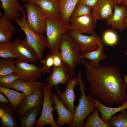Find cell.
I'll list each match as a JSON object with an SVG mask.
<instances>
[{
  "instance_id": "cell-1",
  "label": "cell",
  "mask_w": 127,
  "mask_h": 127,
  "mask_svg": "<svg viewBox=\"0 0 127 127\" xmlns=\"http://www.w3.org/2000/svg\"><path fill=\"white\" fill-rule=\"evenodd\" d=\"M82 63L89 94L111 105L122 104L127 100V83L117 67L105 66L95 68L84 58Z\"/></svg>"
},
{
  "instance_id": "cell-2",
  "label": "cell",
  "mask_w": 127,
  "mask_h": 127,
  "mask_svg": "<svg viewBox=\"0 0 127 127\" xmlns=\"http://www.w3.org/2000/svg\"><path fill=\"white\" fill-rule=\"evenodd\" d=\"M77 77V85L79 86V91L81 94V96L78 99V104L75 107L73 122L69 127H84L85 119L97 107L93 95L85 94V87L80 71L78 72Z\"/></svg>"
},
{
  "instance_id": "cell-3",
  "label": "cell",
  "mask_w": 127,
  "mask_h": 127,
  "mask_svg": "<svg viewBox=\"0 0 127 127\" xmlns=\"http://www.w3.org/2000/svg\"><path fill=\"white\" fill-rule=\"evenodd\" d=\"M22 14L20 19L19 18H16L14 20L25 33L26 37L24 40L35 51L39 60L42 65L43 52L47 47L46 38L42 34L36 33L31 28L27 23L25 11Z\"/></svg>"
},
{
  "instance_id": "cell-4",
  "label": "cell",
  "mask_w": 127,
  "mask_h": 127,
  "mask_svg": "<svg viewBox=\"0 0 127 127\" xmlns=\"http://www.w3.org/2000/svg\"><path fill=\"white\" fill-rule=\"evenodd\" d=\"M59 50L61 53L63 62L71 69L74 70L78 64L82 63L83 58L81 56V53L68 31L62 35Z\"/></svg>"
},
{
  "instance_id": "cell-5",
  "label": "cell",
  "mask_w": 127,
  "mask_h": 127,
  "mask_svg": "<svg viewBox=\"0 0 127 127\" xmlns=\"http://www.w3.org/2000/svg\"><path fill=\"white\" fill-rule=\"evenodd\" d=\"M46 21L47 47L52 54L59 51L61 36L64 33L68 31L70 25L61 19L46 18Z\"/></svg>"
},
{
  "instance_id": "cell-6",
  "label": "cell",
  "mask_w": 127,
  "mask_h": 127,
  "mask_svg": "<svg viewBox=\"0 0 127 127\" xmlns=\"http://www.w3.org/2000/svg\"><path fill=\"white\" fill-rule=\"evenodd\" d=\"M23 7L27 11V22L29 27L37 33L45 32L46 18L39 6L34 2H27Z\"/></svg>"
},
{
  "instance_id": "cell-7",
  "label": "cell",
  "mask_w": 127,
  "mask_h": 127,
  "mask_svg": "<svg viewBox=\"0 0 127 127\" xmlns=\"http://www.w3.org/2000/svg\"><path fill=\"white\" fill-rule=\"evenodd\" d=\"M52 69V74L47 77L43 83L48 90H52L54 86L55 87L59 84H67L74 77V70L64 62L60 66L54 67Z\"/></svg>"
},
{
  "instance_id": "cell-8",
  "label": "cell",
  "mask_w": 127,
  "mask_h": 127,
  "mask_svg": "<svg viewBox=\"0 0 127 127\" xmlns=\"http://www.w3.org/2000/svg\"><path fill=\"white\" fill-rule=\"evenodd\" d=\"M43 88L44 97L42 109L40 115L36 121L34 127H43L46 125H49L52 127H58L52 113V111L55 110L52 106L54 103L51 97L53 90H48L44 84Z\"/></svg>"
},
{
  "instance_id": "cell-9",
  "label": "cell",
  "mask_w": 127,
  "mask_h": 127,
  "mask_svg": "<svg viewBox=\"0 0 127 127\" xmlns=\"http://www.w3.org/2000/svg\"><path fill=\"white\" fill-rule=\"evenodd\" d=\"M9 45L16 59L28 63L36 62L39 60L35 51L25 40L17 39L9 43Z\"/></svg>"
},
{
  "instance_id": "cell-10",
  "label": "cell",
  "mask_w": 127,
  "mask_h": 127,
  "mask_svg": "<svg viewBox=\"0 0 127 127\" xmlns=\"http://www.w3.org/2000/svg\"><path fill=\"white\" fill-rule=\"evenodd\" d=\"M68 32L74 40L81 53L97 49L102 40L95 32L90 36L84 35L69 30Z\"/></svg>"
},
{
  "instance_id": "cell-11",
  "label": "cell",
  "mask_w": 127,
  "mask_h": 127,
  "mask_svg": "<svg viewBox=\"0 0 127 127\" xmlns=\"http://www.w3.org/2000/svg\"><path fill=\"white\" fill-rule=\"evenodd\" d=\"M16 69L14 73L25 82L36 81L43 73L42 67L16 59Z\"/></svg>"
},
{
  "instance_id": "cell-12",
  "label": "cell",
  "mask_w": 127,
  "mask_h": 127,
  "mask_svg": "<svg viewBox=\"0 0 127 127\" xmlns=\"http://www.w3.org/2000/svg\"><path fill=\"white\" fill-rule=\"evenodd\" d=\"M97 19L96 16L92 14L70 17L71 25L69 27V30L81 34H92L96 27Z\"/></svg>"
},
{
  "instance_id": "cell-13",
  "label": "cell",
  "mask_w": 127,
  "mask_h": 127,
  "mask_svg": "<svg viewBox=\"0 0 127 127\" xmlns=\"http://www.w3.org/2000/svg\"><path fill=\"white\" fill-rule=\"evenodd\" d=\"M51 97L55 104L54 107L56 110L58 115V118L56 122L58 127L66 124L67 125V127H69L73 122L74 113L62 103L56 93H52Z\"/></svg>"
},
{
  "instance_id": "cell-14",
  "label": "cell",
  "mask_w": 127,
  "mask_h": 127,
  "mask_svg": "<svg viewBox=\"0 0 127 127\" xmlns=\"http://www.w3.org/2000/svg\"><path fill=\"white\" fill-rule=\"evenodd\" d=\"M77 77H74L67 83L66 90L62 92L60 91L58 86L55 87V93L59 95L61 102L74 114L75 110L74 102L76 98L74 88L77 85Z\"/></svg>"
},
{
  "instance_id": "cell-15",
  "label": "cell",
  "mask_w": 127,
  "mask_h": 127,
  "mask_svg": "<svg viewBox=\"0 0 127 127\" xmlns=\"http://www.w3.org/2000/svg\"><path fill=\"white\" fill-rule=\"evenodd\" d=\"M44 97L43 87L34 93L23 98L18 104L16 112L18 115H24L28 110L43 104Z\"/></svg>"
},
{
  "instance_id": "cell-16",
  "label": "cell",
  "mask_w": 127,
  "mask_h": 127,
  "mask_svg": "<svg viewBox=\"0 0 127 127\" xmlns=\"http://www.w3.org/2000/svg\"><path fill=\"white\" fill-rule=\"evenodd\" d=\"M25 3L34 2L37 4L46 18L61 19L59 2L56 0H21Z\"/></svg>"
},
{
  "instance_id": "cell-17",
  "label": "cell",
  "mask_w": 127,
  "mask_h": 127,
  "mask_svg": "<svg viewBox=\"0 0 127 127\" xmlns=\"http://www.w3.org/2000/svg\"><path fill=\"white\" fill-rule=\"evenodd\" d=\"M113 14L105 19L107 25L111 26L112 28L118 29L122 32L127 28V25L124 23V19L127 17V11L126 7L121 5L119 6L115 4Z\"/></svg>"
},
{
  "instance_id": "cell-18",
  "label": "cell",
  "mask_w": 127,
  "mask_h": 127,
  "mask_svg": "<svg viewBox=\"0 0 127 127\" xmlns=\"http://www.w3.org/2000/svg\"><path fill=\"white\" fill-rule=\"evenodd\" d=\"M3 9L4 16L12 21L21 16L25 11L23 7L19 3V0H0Z\"/></svg>"
},
{
  "instance_id": "cell-19",
  "label": "cell",
  "mask_w": 127,
  "mask_h": 127,
  "mask_svg": "<svg viewBox=\"0 0 127 127\" xmlns=\"http://www.w3.org/2000/svg\"><path fill=\"white\" fill-rule=\"evenodd\" d=\"M115 4L113 0H98L92 9V14L97 19L104 20L113 14Z\"/></svg>"
},
{
  "instance_id": "cell-20",
  "label": "cell",
  "mask_w": 127,
  "mask_h": 127,
  "mask_svg": "<svg viewBox=\"0 0 127 127\" xmlns=\"http://www.w3.org/2000/svg\"><path fill=\"white\" fill-rule=\"evenodd\" d=\"M106 44L102 40L97 49L81 53L82 58L88 60L90 64L94 68L99 67L100 66L99 63L100 61L105 60L107 58V56L103 52Z\"/></svg>"
},
{
  "instance_id": "cell-21",
  "label": "cell",
  "mask_w": 127,
  "mask_h": 127,
  "mask_svg": "<svg viewBox=\"0 0 127 127\" xmlns=\"http://www.w3.org/2000/svg\"><path fill=\"white\" fill-rule=\"evenodd\" d=\"M9 103H0V124L1 127H19L13 117L14 111Z\"/></svg>"
},
{
  "instance_id": "cell-22",
  "label": "cell",
  "mask_w": 127,
  "mask_h": 127,
  "mask_svg": "<svg viewBox=\"0 0 127 127\" xmlns=\"http://www.w3.org/2000/svg\"><path fill=\"white\" fill-rule=\"evenodd\" d=\"M44 84L43 83L38 81L25 82L19 78L15 82L12 88L20 91L27 96L35 93L43 87Z\"/></svg>"
},
{
  "instance_id": "cell-23",
  "label": "cell",
  "mask_w": 127,
  "mask_h": 127,
  "mask_svg": "<svg viewBox=\"0 0 127 127\" xmlns=\"http://www.w3.org/2000/svg\"><path fill=\"white\" fill-rule=\"evenodd\" d=\"M15 28L10 20L4 16L0 19V43H10L14 35Z\"/></svg>"
},
{
  "instance_id": "cell-24",
  "label": "cell",
  "mask_w": 127,
  "mask_h": 127,
  "mask_svg": "<svg viewBox=\"0 0 127 127\" xmlns=\"http://www.w3.org/2000/svg\"><path fill=\"white\" fill-rule=\"evenodd\" d=\"M94 100L100 113L101 119L106 123L115 114L127 108V100L123 103L121 106L115 107H109L104 105L96 98H94Z\"/></svg>"
},
{
  "instance_id": "cell-25",
  "label": "cell",
  "mask_w": 127,
  "mask_h": 127,
  "mask_svg": "<svg viewBox=\"0 0 127 127\" xmlns=\"http://www.w3.org/2000/svg\"><path fill=\"white\" fill-rule=\"evenodd\" d=\"M41 105L27 111L24 115H18L21 127H33L35 126L36 118L41 109Z\"/></svg>"
},
{
  "instance_id": "cell-26",
  "label": "cell",
  "mask_w": 127,
  "mask_h": 127,
  "mask_svg": "<svg viewBox=\"0 0 127 127\" xmlns=\"http://www.w3.org/2000/svg\"><path fill=\"white\" fill-rule=\"evenodd\" d=\"M0 92L4 94L9 100L10 105L14 109L13 117L15 119L17 107L23 99L26 96L23 92H18L11 89L5 88L0 86Z\"/></svg>"
},
{
  "instance_id": "cell-27",
  "label": "cell",
  "mask_w": 127,
  "mask_h": 127,
  "mask_svg": "<svg viewBox=\"0 0 127 127\" xmlns=\"http://www.w3.org/2000/svg\"><path fill=\"white\" fill-rule=\"evenodd\" d=\"M79 0H60L61 19L69 24L71 16Z\"/></svg>"
},
{
  "instance_id": "cell-28",
  "label": "cell",
  "mask_w": 127,
  "mask_h": 127,
  "mask_svg": "<svg viewBox=\"0 0 127 127\" xmlns=\"http://www.w3.org/2000/svg\"><path fill=\"white\" fill-rule=\"evenodd\" d=\"M99 111L96 107L92 114L88 115L86 121L84 123V127H112L102 120L99 116Z\"/></svg>"
},
{
  "instance_id": "cell-29",
  "label": "cell",
  "mask_w": 127,
  "mask_h": 127,
  "mask_svg": "<svg viewBox=\"0 0 127 127\" xmlns=\"http://www.w3.org/2000/svg\"><path fill=\"white\" fill-rule=\"evenodd\" d=\"M16 60L11 58H1L0 60V77L14 72Z\"/></svg>"
},
{
  "instance_id": "cell-30",
  "label": "cell",
  "mask_w": 127,
  "mask_h": 127,
  "mask_svg": "<svg viewBox=\"0 0 127 127\" xmlns=\"http://www.w3.org/2000/svg\"><path fill=\"white\" fill-rule=\"evenodd\" d=\"M106 123L112 127H127V110H123L120 114L113 115Z\"/></svg>"
},
{
  "instance_id": "cell-31",
  "label": "cell",
  "mask_w": 127,
  "mask_h": 127,
  "mask_svg": "<svg viewBox=\"0 0 127 127\" xmlns=\"http://www.w3.org/2000/svg\"><path fill=\"white\" fill-rule=\"evenodd\" d=\"M91 8L83 3L78 2L75 8L70 17H79L91 14Z\"/></svg>"
},
{
  "instance_id": "cell-32",
  "label": "cell",
  "mask_w": 127,
  "mask_h": 127,
  "mask_svg": "<svg viewBox=\"0 0 127 127\" xmlns=\"http://www.w3.org/2000/svg\"><path fill=\"white\" fill-rule=\"evenodd\" d=\"M20 78L14 73L0 77V86L4 88L11 89L15 82Z\"/></svg>"
},
{
  "instance_id": "cell-33",
  "label": "cell",
  "mask_w": 127,
  "mask_h": 127,
  "mask_svg": "<svg viewBox=\"0 0 127 127\" xmlns=\"http://www.w3.org/2000/svg\"><path fill=\"white\" fill-rule=\"evenodd\" d=\"M103 38L106 44L110 46L115 45L118 40V36L117 33L111 30H107L104 32Z\"/></svg>"
},
{
  "instance_id": "cell-34",
  "label": "cell",
  "mask_w": 127,
  "mask_h": 127,
  "mask_svg": "<svg viewBox=\"0 0 127 127\" xmlns=\"http://www.w3.org/2000/svg\"><path fill=\"white\" fill-rule=\"evenodd\" d=\"M9 43H0V57L1 58L16 59L15 55L10 50Z\"/></svg>"
},
{
  "instance_id": "cell-35",
  "label": "cell",
  "mask_w": 127,
  "mask_h": 127,
  "mask_svg": "<svg viewBox=\"0 0 127 127\" xmlns=\"http://www.w3.org/2000/svg\"><path fill=\"white\" fill-rule=\"evenodd\" d=\"M43 66L42 67L43 74L49 72L53 66V55L52 54H48L42 61Z\"/></svg>"
},
{
  "instance_id": "cell-36",
  "label": "cell",
  "mask_w": 127,
  "mask_h": 127,
  "mask_svg": "<svg viewBox=\"0 0 127 127\" xmlns=\"http://www.w3.org/2000/svg\"><path fill=\"white\" fill-rule=\"evenodd\" d=\"M52 55L54 67H57L61 65L63 61L60 51H58Z\"/></svg>"
},
{
  "instance_id": "cell-37",
  "label": "cell",
  "mask_w": 127,
  "mask_h": 127,
  "mask_svg": "<svg viewBox=\"0 0 127 127\" xmlns=\"http://www.w3.org/2000/svg\"><path fill=\"white\" fill-rule=\"evenodd\" d=\"M98 0H79V2L84 4L92 8L96 4Z\"/></svg>"
},
{
  "instance_id": "cell-38",
  "label": "cell",
  "mask_w": 127,
  "mask_h": 127,
  "mask_svg": "<svg viewBox=\"0 0 127 127\" xmlns=\"http://www.w3.org/2000/svg\"><path fill=\"white\" fill-rule=\"evenodd\" d=\"M0 103H4L6 104L10 103L9 100L7 99L1 93H0Z\"/></svg>"
},
{
  "instance_id": "cell-39",
  "label": "cell",
  "mask_w": 127,
  "mask_h": 127,
  "mask_svg": "<svg viewBox=\"0 0 127 127\" xmlns=\"http://www.w3.org/2000/svg\"><path fill=\"white\" fill-rule=\"evenodd\" d=\"M115 4L119 6H121L124 0H113Z\"/></svg>"
},
{
  "instance_id": "cell-40",
  "label": "cell",
  "mask_w": 127,
  "mask_h": 127,
  "mask_svg": "<svg viewBox=\"0 0 127 127\" xmlns=\"http://www.w3.org/2000/svg\"><path fill=\"white\" fill-rule=\"evenodd\" d=\"M122 5L126 7H127V0H124Z\"/></svg>"
},
{
  "instance_id": "cell-41",
  "label": "cell",
  "mask_w": 127,
  "mask_h": 127,
  "mask_svg": "<svg viewBox=\"0 0 127 127\" xmlns=\"http://www.w3.org/2000/svg\"><path fill=\"white\" fill-rule=\"evenodd\" d=\"M126 9L127 11V7H126ZM123 21L125 24L127 25V17L124 19Z\"/></svg>"
},
{
  "instance_id": "cell-42",
  "label": "cell",
  "mask_w": 127,
  "mask_h": 127,
  "mask_svg": "<svg viewBox=\"0 0 127 127\" xmlns=\"http://www.w3.org/2000/svg\"><path fill=\"white\" fill-rule=\"evenodd\" d=\"M123 77L125 82L127 83V75H123Z\"/></svg>"
},
{
  "instance_id": "cell-43",
  "label": "cell",
  "mask_w": 127,
  "mask_h": 127,
  "mask_svg": "<svg viewBox=\"0 0 127 127\" xmlns=\"http://www.w3.org/2000/svg\"><path fill=\"white\" fill-rule=\"evenodd\" d=\"M125 55L127 57V49L126 50V52L125 53Z\"/></svg>"
},
{
  "instance_id": "cell-44",
  "label": "cell",
  "mask_w": 127,
  "mask_h": 127,
  "mask_svg": "<svg viewBox=\"0 0 127 127\" xmlns=\"http://www.w3.org/2000/svg\"><path fill=\"white\" fill-rule=\"evenodd\" d=\"M57 1H59L60 0H56Z\"/></svg>"
}]
</instances>
